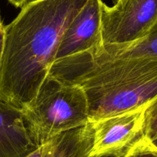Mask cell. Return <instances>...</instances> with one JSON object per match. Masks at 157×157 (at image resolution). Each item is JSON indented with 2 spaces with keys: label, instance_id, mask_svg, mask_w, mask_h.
<instances>
[{
  "label": "cell",
  "instance_id": "obj_1",
  "mask_svg": "<svg viewBox=\"0 0 157 157\" xmlns=\"http://www.w3.org/2000/svg\"><path fill=\"white\" fill-rule=\"evenodd\" d=\"M88 0H33L5 28L0 99L25 108L49 73L65 32Z\"/></svg>",
  "mask_w": 157,
  "mask_h": 157
},
{
  "label": "cell",
  "instance_id": "obj_2",
  "mask_svg": "<svg viewBox=\"0 0 157 157\" xmlns=\"http://www.w3.org/2000/svg\"><path fill=\"white\" fill-rule=\"evenodd\" d=\"M49 74L84 90L90 122L145 106L157 97L154 59L95 61L78 53L56 61Z\"/></svg>",
  "mask_w": 157,
  "mask_h": 157
},
{
  "label": "cell",
  "instance_id": "obj_3",
  "mask_svg": "<svg viewBox=\"0 0 157 157\" xmlns=\"http://www.w3.org/2000/svg\"><path fill=\"white\" fill-rule=\"evenodd\" d=\"M22 111L27 127L39 146L90 122L88 99L84 90L49 73L34 99Z\"/></svg>",
  "mask_w": 157,
  "mask_h": 157
},
{
  "label": "cell",
  "instance_id": "obj_4",
  "mask_svg": "<svg viewBox=\"0 0 157 157\" xmlns=\"http://www.w3.org/2000/svg\"><path fill=\"white\" fill-rule=\"evenodd\" d=\"M156 24L157 0H118L111 7L103 2L101 45L132 43Z\"/></svg>",
  "mask_w": 157,
  "mask_h": 157
},
{
  "label": "cell",
  "instance_id": "obj_5",
  "mask_svg": "<svg viewBox=\"0 0 157 157\" xmlns=\"http://www.w3.org/2000/svg\"><path fill=\"white\" fill-rule=\"evenodd\" d=\"M146 105L92 122L93 140L91 157H124L145 138Z\"/></svg>",
  "mask_w": 157,
  "mask_h": 157
},
{
  "label": "cell",
  "instance_id": "obj_6",
  "mask_svg": "<svg viewBox=\"0 0 157 157\" xmlns=\"http://www.w3.org/2000/svg\"><path fill=\"white\" fill-rule=\"evenodd\" d=\"M102 0H88L65 32L55 62L102 44Z\"/></svg>",
  "mask_w": 157,
  "mask_h": 157
},
{
  "label": "cell",
  "instance_id": "obj_7",
  "mask_svg": "<svg viewBox=\"0 0 157 157\" xmlns=\"http://www.w3.org/2000/svg\"><path fill=\"white\" fill-rule=\"evenodd\" d=\"M39 146L22 109L0 99V157H25Z\"/></svg>",
  "mask_w": 157,
  "mask_h": 157
},
{
  "label": "cell",
  "instance_id": "obj_8",
  "mask_svg": "<svg viewBox=\"0 0 157 157\" xmlns=\"http://www.w3.org/2000/svg\"><path fill=\"white\" fill-rule=\"evenodd\" d=\"M93 140V123L89 122L82 127L58 134L41 145V157H91Z\"/></svg>",
  "mask_w": 157,
  "mask_h": 157
},
{
  "label": "cell",
  "instance_id": "obj_9",
  "mask_svg": "<svg viewBox=\"0 0 157 157\" xmlns=\"http://www.w3.org/2000/svg\"><path fill=\"white\" fill-rule=\"evenodd\" d=\"M82 53L95 61L122 59H157V24L138 41L124 45H100Z\"/></svg>",
  "mask_w": 157,
  "mask_h": 157
},
{
  "label": "cell",
  "instance_id": "obj_10",
  "mask_svg": "<svg viewBox=\"0 0 157 157\" xmlns=\"http://www.w3.org/2000/svg\"><path fill=\"white\" fill-rule=\"evenodd\" d=\"M144 134L150 140L157 135V97L149 102L145 109Z\"/></svg>",
  "mask_w": 157,
  "mask_h": 157
},
{
  "label": "cell",
  "instance_id": "obj_11",
  "mask_svg": "<svg viewBox=\"0 0 157 157\" xmlns=\"http://www.w3.org/2000/svg\"><path fill=\"white\" fill-rule=\"evenodd\" d=\"M124 157H157V147L145 137L137 143Z\"/></svg>",
  "mask_w": 157,
  "mask_h": 157
},
{
  "label": "cell",
  "instance_id": "obj_12",
  "mask_svg": "<svg viewBox=\"0 0 157 157\" xmlns=\"http://www.w3.org/2000/svg\"><path fill=\"white\" fill-rule=\"evenodd\" d=\"M5 25L2 24V22H0V68L2 65L4 44H5Z\"/></svg>",
  "mask_w": 157,
  "mask_h": 157
},
{
  "label": "cell",
  "instance_id": "obj_13",
  "mask_svg": "<svg viewBox=\"0 0 157 157\" xmlns=\"http://www.w3.org/2000/svg\"><path fill=\"white\" fill-rule=\"evenodd\" d=\"M8 1L16 7H23L29 0H8Z\"/></svg>",
  "mask_w": 157,
  "mask_h": 157
},
{
  "label": "cell",
  "instance_id": "obj_14",
  "mask_svg": "<svg viewBox=\"0 0 157 157\" xmlns=\"http://www.w3.org/2000/svg\"><path fill=\"white\" fill-rule=\"evenodd\" d=\"M149 142H150L151 143H152V145H153L154 146H155V147H157V135L155 136V137H154V138H152V140H149Z\"/></svg>",
  "mask_w": 157,
  "mask_h": 157
},
{
  "label": "cell",
  "instance_id": "obj_15",
  "mask_svg": "<svg viewBox=\"0 0 157 157\" xmlns=\"http://www.w3.org/2000/svg\"><path fill=\"white\" fill-rule=\"evenodd\" d=\"M115 1H116H116H118V0H115Z\"/></svg>",
  "mask_w": 157,
  "mask_h": 157
}]
</instances>
